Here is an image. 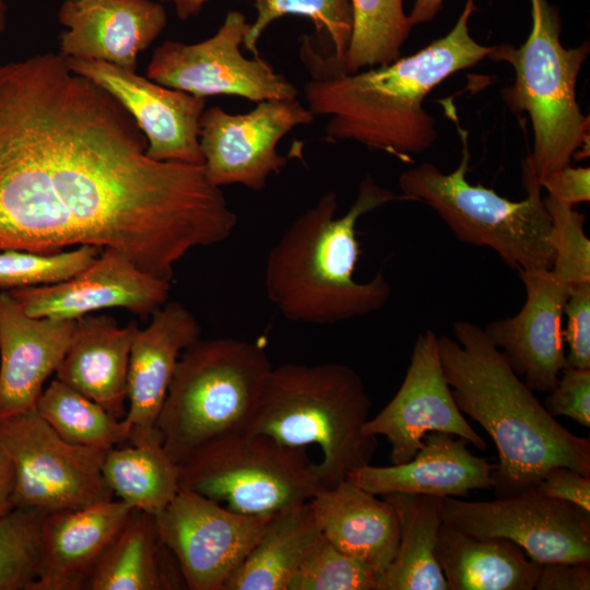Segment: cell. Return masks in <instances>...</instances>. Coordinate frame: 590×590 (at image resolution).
<instances>
[{
	"label": "cell",
	"mask_w": 590,
	"mask_h": 590,
	"mask_svg": "<svg viewBox=\"0 0 590 590\" xmlns=\"http://www.w3.org/2000/svg\"><path fill=\"white\" fill-rule=\"evenodd\" d=\"M146 146L129 111L60 54L0 62V250L114 248L170 281L237 216L203 165Z\"/></svg>",
	"instance_id": "1"
},
{
	"label": "cell",
	"mask_w": 590,
	"mask_h": 590,
	"mask_svg": "<svg viewBox=\"0 0 590 590\" xmlns=\"http://www.w3.org/2000/svg\"><path fill=\"white\" fill-rule=\"evenodd\" d=\"M475 10L474 0H467L444 37L389 64L355 73L345 72L332 50H320L310 36H302L298 56L308 73L303 94L315 117L329 118L324 138L353 140L404 161L430 149L437 129L424 108L425 97L450 75L488 58L493 50L470 35L468 22Z\"/></svg>",
	"instance_id": "2"
},
{
	"label": "cell",
	"mask_w": 590,
	"mask_h": 590,
	"mask_svg": "<svg viewBox=\"0 0 590 590\" xmlns=\"http://www.w3.org/2000/svg\"><path fill=\"white\" fill-rule=\"evenodd\" d=\"M455 339L439 338L445 377L459 410L493 439L498 462L492 471L496 497L533 487L554 467L590 477V441L552 416L477 324L459 320Z\"/></svg>",
	"instance_id": "3"
},
{
	"label": "cell",
	"mask_w": 590,
	"mask_h": 590,
	"mask_svg": "<svg viewBox=\"0 0 590 590\" xmlns=\"http://www.w3.org/2000/svg\"><path fill=\"white\" fill-rule=\"evenodd\" d=\"M398 198L366 175L342 216L335 217L338 197L329 191L293 221L264 266L267 297L285 319L332 324L377 311L388 302L391 286L381 271L367 282L354 279L359 256L356 224Z\"/></svg>",
	"instance_id": "4"
},
{
	"label": "cell",
	"mask_w": 590,
	"mask_h": 590,
	"mask_svg": "<svg viewBox=\"0 0 590 590\" xmlns=\"http://www.w3.org/2000/svg\"><path fill=\"white\" fill-rule=\"evenodd\" d=\"M370 399L361 376L339 363L273 367L247 433L292 448L319 447L322 488H332L371 462L377 437L364 432Z\"/></svg>",
	"instance_id": "5"
},
{
	"label": "cell",
	"mask_w": 590,
	"mask_h": 590,
	"mask_svg": "<svg viewBox=\"0 0 590 590\" xmlns=\"http://www.w3.org/2000/svg\"><path fill=\"white\" fill-rule=\"evenodd\" d=\"M273 366L264 347L233 339H198L180 355L156 428L178 465L220 438L246 433Z\"/></svg>",
	"instance_id": "6"
},
{
	"label": "cell",
	"mask_w": 590,
	"mask_h": 590,
	"mask_svg": "<svg viewBox=\"0 0 590 590\" xmlns=\"http://www.w3.org/2000/svg\"><path fill=\"white\" fill-rule=\"evenodd\" d=\"M532 26L527 40L493 46L489 59L509 63L515 72L512 85L502 97L514 113H527L533 131V148L528 155L540 180L570 164L580 150H589V118L580 109L576 85L590 51L589 42L566 48L560 42V21L547 0H530Z\"/></svg>",
	"instance_id": "7"
},
{
	"label": "cell",
	"mask_w": 590,
	"mask_h": 590,
	"mask_svg": "<svg viewBox=\"0 0 590 590\" xmlns=\"http://www.w3.org/2000/svg\"><path fill=\"white\" fill-rule=\"evenodd\" d=\"M458 131L462 144L458 167L445 174L432 163H422L403 172L398 181L402 198L426 203L458 239L493 249L518 272L551 269L554 261L551 220L528 156L522 162L527 197L511 201L467 180L468 132L459 126Z\"/></svg>",
	"instance_id": "8"
},
{
	"label": "cell",
	"mask_w": 590,
	"mask_h": 590,
	"mask_svg": "<svg viewBox=\"0 0 590 590\" xmlns=\"http://www.w3.org/2000/svg\"><path fill=\"white\" fill-rule=\"evenodd\" d=\"M177 468L180 489L250 516L274 515L322 489L306 449L247 432L202 446Z\"/></svg>",
	"instance_id": "9"
},
{
	"label": "cell",
	"mask_w": 590,
	"mask_h": 590,
	"mask_svg": "<svg viewBox=\"0 0 590 590\" xmlns=\"http://www.w3.org/2000/svg\"><path fill=\"white\" fill-rule=\"evenodd\" d=\"M0 442L15 470V508L51 514L115 498L103 475L107 450L68 442L35 408L0 420Z\"/></svg>",
	"instance_id": "10"
},
{
	"label": "cell",
	"mask_w": 590,
	"mask_h": 590,
	"mask_svg": "<svg viewBox=\"0 0 590 590\" xmlns=\"http://www.w3.org/2000/svg\"><path fill=\"white\" fill-rule=\"evenodd\" d=\"M246 16L229 11L217 32L196 44L166 40L152 55L146 78L192 95H233L259 103L296 99L297 88L259 56L247 59L240 45Z\"/></svg>",
	"instance_id": "11"
},
{
	"label": "cell",
	"mask_w": 590,
	"mask_h": 590,
	"mask_svg": "<svg viewBox=\"0 0 590 590\" xmlns=\"http://www.w3.org/2000/svg\"><path fill=\"white\" fill-rule=\"evenodd\" d=\"M442 521L475 536H499L533 560L590 562V512L535 487L494 500L442 497Z\"/></svg>",
	"instance_id": "12"
},
{
	"label": "cell",
	"mask_w": 590,
	"mask_h": 590,
	"mask_svg": "<svg viewBox=\"0 0 590 590\" xmlns=\"http://www.w3.org/2000/svg\"><path fill=\"white\" fill-rule=\"evenodd\" d=\"M271 516L239 514L198 493L179 489L154 517L160 540L175 558L186 588L224 590Z\"/></svg>",
	"instance_id": "13"
},
{
	"label": "cell",
	"mask_w": 590,
	"mask_h": 590,
	"mask_svg": "<svg viewBox=\"0 0 590 590\" xmlns=\"http://www.w3.org/2000/svg\"><path fill=\"white\" fill-rule=\"evenodd\" d=\"M314 119L297 98L262 101L245 114L233 115L220 106L204 109L200 146L208 180L219 188L237 184L261 191L288 163L276 150L279 142Z\"/></svg>",
	"instance_id": "14"
},
{
	"label": "cell",
	"mask_w": 590,
	"mask_h": 590,
	"mask_svg": "<svg viewBox=\"0 0 590 590\" xmlns=\"http://www.w3.org/2000/svg\"><path fill=\"white\" fill-rule=\"evenodd\" d=\"M364 432L388 439L391 464L411 460L429 432L459 436L480 450L487 449L453 400L441 365L439 338L433 330L417 337L399 390L367 421Z\"/></svg>",
	"instance_id": "15"
},
{
	"label": "cell",
	"mask_w": 590,
	"mask_h": 590,
	"mask_svg": "<svg viewBox=\"0 0 590 590\" xmlns=\"http://www.w3.org/2000/svg\"><path fill=\"white\" fill-rule=\"evenodd\" d=\"M75 73L109 92L133 117L155 161L203 165L200 119L205 97L170 88L104 61L66 58Z\"/></svg>",
	"instance_id": "16"
},
{
	"label": "cell",
	"mask_w": 590,
	"mask_h": 590,
	"mask_svg": "<svg viewBox=\"0 0 590 590\" xmlns=\"http://www.w3.org/2000/svg\"><path fill=\"white\" fill-rule=\"evenodd\" d=\"M170 290L169 280L142 270L117 249L105 248L67 281L9 292L32 317L76 320L108 308L151 317L168 300Z\"/></svg>",
	"instance_id": "17"
},
{
	"label": "cell",
	"mask_w": 590,
	"mask_h": 590,
	"mask_svg": "<svg viewBox=\"0 0 590 590\" xmlns=\"http://www.w3.org/2000/svg\"><path fill=\"white\" fill-rule=\"evenodd\" d=\"M519 276L526 290L522 308L492 321L484 332L532 390L548 393L566 365L563 316L571 286L551 269L524 270Z\"/></svg>",
	"instance_id": "18"
},
{
	"label": "cell",
	"mask_w": 590,
	"mask_h": 590,
	"mask_svg": "<svg viewBox=\"0 0 590 590\" xmlns=\"http://www.w3.org/2000/svg\"><path fill=\"white\" fill-rule=\"evenodd\" d=\"M194 315L178 302H166L138 329L128 370L129 441H161L156 424L181 353L201 335Z\"/></svg>",
	"instance_id": "19"
},
{
	"label": "cell",
	"mask_w": 590,
	"mask_h": 590,
	"mask_svg": "<svg viewBox=\"0 0 590 590\" xmlns=\"http://www.w3.org/2000/svg\"><path fill=\"white\" fill-rule=\"evenodd\" d=\"M60 55L135 71L138 56L163 32L165 8L152 0H66L58 12Z\"/></svg>",
	"instance_id": "20"
},
{
	"label": "cell",
	"mask_w": 590,
	"mask_h": 590,
	"mask_svg": "<svg viewBox=\"0 0 590 590\" xmlns=\"http://www.w3.org/2000/svg\"><path fill=\"white\" fill-rule=\"evenodd\" d=\"M75 320L27 315L0 293V420L35 406L73 337Z\"/></svg>",
	"instance_id": "21"
},
{
	"label": "cell",
	"mask_w": 590,
	"mask_h": 590,
	"mask_svg": "<svg viewBox=\"0 0 590 590\" xmlns=\"http://www.w3.org/2000/svg\"><path fill=\"white\" fill-rule=\"evenodd\" d=\"M459 436L429 432L414 457L403 463L351 471L346 479L377 496L393 493L467 497L474 489H492L495 464L473 455Z\"/></svg>",
	"instance_id": "22"
},
{
	"label": "cell",
	"mask_w": 590,
	"mask_h": 590,
	"mask_svg": "<svg viewBox=\"0 0 590 590\" xmlns=\"http://www.w3.org/2000/svg\"><path fill=\"white\" fill-rule=\"evenodd\" d=\"M132 511L113 498L46 514L38 575L30 590L87 589L94 567Z\"/></svg>",
	"instance_id": "23"
},
{
	"label": "cell",
	"mask_w": 590,
	"mask_h": 590,
	"mask_svg": "<svg viewBox=\"0 0 590 590\" xmlns=\"http://www.w3.org/2000/svg\"><path fill=\"white\" fill-rule=\"evenodd\" d=\"M137 322L120 327L109 315L75 320L72 341L56 379L102 405L118 418L127 414L128 370Z\"/></svg>",
	"instance_id": "24"
},
{
	"label": "cell",
	"mask_w": 590,
	"mask_h": 590,
	"mask_svg": "<svg viewBox=\"0 0 590 590\" xmlns=\"http://www.w3.org/2000/svg\"><path fill=\"white\" fill-rule=\"evenodd\" d=\"M309 503L321 533L381 577L399 541L398 518L389 502L346 479L332 488L320 489Z\"/></svg>",
	"instance_id": "25"
},
{
	"label": "cell",
	"mask_w": 590,
	"mask_h": 590,
	"mask_svg": "<svg viewBox=\"0 0 590 590\" xmlns=\"http://www.w3.org/2000/svg\"><path fill=\"white\" fill-rule=\"evenodd\" d=\"M435 556L448 590H532L542 564L514 542L441 523Z\"/></svg>",
	"instance_id": "26"
},
{
	"label": "cell",
	"mask_w": 590,
	"mask_h": 590,
	"mask_svg": "<svg viewBox=\"0 0 590 590\" xmlns=\"http://www.w3.org/2000/svg\"><path fill=\"white\" fill-rule=\"evenodd\" d=\"M399 523L393 559L382 573L378 590H448L435 556L442 521V497L393 493L384 495Z\"/></svg>",
	"instance_id": "27"
},
{
	"label": "cell",
	"mask_w": 590,
	"mask_h": 590,
	"mask_svg": "<svg viewBox=\"0 0 590 590\" xmlns=\"http://www.w3.org/2000/svg\"><path fill=\"white\" fill-rule=\"evenodd\" d=\"M320 534L309 502L272 515L224 590H287Z\"/></svg>",
	"instance_id": "28"
},
{
	"label": "cell",
	"mask_w": 590,
	"mask_h": 590,
	"mask_svg": "<svg viewBox=\"0 0 590 590\" xmlns=\"http://www.w3.org/2000/svg\"><path fill=\"white\" fill-rule=\"evenodd\" d=\"M153 515L133 510L94 567L91 590H166L172 577Z\"/></svg>",
	"instance_id": "29"
},
{
	"label": "cell",
	"mask_w": 590,
	"mask_h": 590,
	"mask_svg": "<svg viewBox=\"0 0 590 590\" xmlns=\"http://www.w3.org/2000/svg\"><path fill=\"white\" fill-rule=\"evenodd\" d=\"M103 475L117 499L153 516L180 489L178 468L161 441L110 448L104 459Z\"/></svg>",
	"instance_id": "30"
},
{
	"label": "cell",
	"mask_w": 590,
	"mask_h": 590,
	"mask_svg": "<svg viewBox=\"0 0 590 590\" xmlns=\"http://www.w3.org/2000/svg\"><path fill=\"white\" fill-rule=\"evenodd\" d=\"M34 408L57 434L73 445L109 450L129 440L130 427L125 417L114 416L58 379L43 389Z\"/></svg>",
	"instance_id": "31"
},
{
	"label": "cell",
	"mask_w": 590,
	"mask_h": 590,
	"mask_svg": "<svg viewBox=\"0 0 590 590\" xmlns=\"http://www.w3.org/2000/svg\"><path fill=\"white\" fill-rule=\"evenodd\" d=\"M353 25L342 67L347 73L386 66L401 57L413 24L404 0H350Z\"/></svg>",
	"instance_id": "32"
},
{
	"label": "cell",
	"mask_w": 590,
	"mask_h": 590,
	"mask_svg": "<svg viewBox=\"0 0 590 590\" xmlns=\"http://www.w3.org/2000/svg\"><path fill=\"white\" fill-rule=\"evenodd\" d=\"M255 22L243 42L253 56H259L258 40L272 22L284 15H302L311 20L318 34L329 37L332 52L343 61L353 25L350 0H255Z\"/></svg>",
	"instance_id": "33"
},
{
	"label": "cell",
	"mask_w": 590,
	"mask_h": 590,
	"mask_svg": "<svg viewBox=\"0 0 590 590\" xmlns=\"http://www.w3.org/2000/svg\"><path fill=\"white\" fill-rule=\"evenodd\" d=\"M45 515L15 508L0 518V590H30L35 582Z\"/></svg>",
	"instance_id": "34"
},
{
	"label": "cell",
	"mask_w": 590,
	"mask_h": 590,
	"mask_svg": "<svg viewBox=\"0 0 590 590\" xmlns=\"http://www.w3.org/2000/svg\"><path fill=\"white\" fill-rule=\"evenodd\" d=\"M99 251L88 245L52 253L0 250V288L11 291L67 281L87 268Z\"/></svg>",
	"instance_id": "35"
},
{
	"label": "cell",
	"mask_w": 590,
	"mask_h": 590,
	"mask_svg": "<svg viewBox=\"0 0 590 590\" xmlns=\"http://www.w3.org/2000/svg\"><path fill=\"white\" fill-rule=\"evenodd\" d=\"M379 580L377 570L343 553L321 533L287 590H378Z\"/></svg>",
	"instance_id": "36"
},
{
	"label": "cell",
	"mask_w": 590,
	"mask_h": 590,
	"mask_svg": "<svg viewBox=\"0 0 590 590\" xmlns=\"http://www.w3.org/2000/svg\"><path fill=\"white\" fill-rule=\"evenodd\" d=\"M543 201L551 220L552 272L571 287L590 282V240L583 214L548 197Z\"/></svg>",
	"instance_id": "37"
},
{
	"label": "cell",
	"mask_w": 590,
	"mask_h": 590,
	"mask_svg": "<svg viewBox=\"0 0 590 590\" xmlns=\"http://www.w3.org/2000/svg\"><path fill=\"white\" fill-rule=\"evenodd\" d=\"M544 408L554 417L567 416L590 427V368L565 365L555 388L548 392Z\"/></svg>",
	"instance_id": "38"
},
{
	"label": "cell",
	"mask_w": 590,
	"mask_h": 590,
	"mask_svg": "<svg viewBox=\"0 0 590 590\" xmlns=\"http://www.w3.org/2000/svg\"><path fill=\"white\" fill-rule=\"evenodd\" d=\"M567 326L564 339L569 352L566 364L576 368H590V282L571 287L564 306Z\"/></svg>",
	"instance_id": "39"
},
{
	"label": "cell",
	"mask_w": 590,
	"mask_h": 590,
	"mask_svg": "<svg viewBox=\"0 0 590 590\" xmlns=\"http://www.w3.org/2000/svg\"><path fill=\"white\" fill-rule=\"evenodd\" d=\"M534 487L544 496L570 503L590 512V477L570 468H552Z\"/></svg>",
	"instance_id": "40"
},
{
	"label": "cell",
	"mask_w": 590,
	"mask_h": 590,
	"mask_svg": "<svg viewBox=\"0 0 590 590\" xmlns=\"http://www.w3.org/2000/svg\"><path fill=\"white\" fill-rule=\"evenodd\" d=\"M547 197L564 205L573 206L590 200V168L566 165L539 180Z\"/></svg>",
	"instance_id": "41"
},
{
	"label": "cell",
	"mask_w": 590,
	"mask_h": 590,
	"mask_svg": "<svg viewBox=\"0 0 590 590\" xmlns=\"http://www.w3.org/2000/svg\"><path fill=\"white\" fill-rule=\"evenodd\" d=\"M534 589L589 590L590 562L542 564Z\"/></svg>",
	"instance_id": "42"
},
{
	"label": "cell",
	"mask_w": 590,
	"mask_h": 590,
	"mask_svg": "<svg viewBox=\"0 0 590 590\" xmlns=\"http://www.w3.org/2000/svg\"><path fill=\"white\" fill-rule=\"evenodd\" d=\"M15 470L13 462L0 442V518L14 507Z\"/></svg>",
	"instance_id": "43"
},
{
	"label": "cell",
	"mask_w": 590,
	"mask_h": 590,
	"mask_svg": "<svg viewBox=\"0 0 590 590\" xmlns=\"http://www.w3.org/2000/svg\"><path fill=\"white\" fill-rule=\"evenodd\" d=\"M442 3L444 0H415L409 15L413 26L433 21L440 11Z\"/></svg>",
	"instance_id": "44"
},
{
	"label": "cell",
	"mask_w": 590,
	"mask_h": 590,
	"mask_svg": "<svg viewBox=\"0 0 590 590\" xmlns=\"http://www.w3.org/2000/svg\"><path fill=\"white\" fill-rule=\"evenodd\" d=\"M208 0H175L177 16L180 20H187L197 15Z\"/></svg>",
	"instance_id": "45"
},
{
	"label": "cell",
	"mask_w": 590,
	"mask_h": 590,
	"mask_svg": "<svg viewBox=\"0 0 590 590\" xmlns=\"http://www.w3.org/2000/svg\"><path fill=\"white\" fill-rule=\"evenodd\" d=\"M8 4L7 0H0V34L7 28Z\"/></svg>",
	"instance_id": "46"
},
{
	"label": "cell",
	"mask_w": 590,
	"mask_h": 590,
	"mask_svg": "<svg viewBox=\"0 0 590 590\" xmlns=\"http://www.w3.org/2000/svg\"><path fill=\"white\" fill-rule=\"evenodd\" d=\"M162 1H172V2H175V0H162Z\"/></svg>",
	"instance_id": "47"
}]
</instances>
